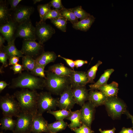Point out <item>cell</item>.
<instances>
[{
  "mask_svg": "<svg viewBox=\"0 0 133 133\" xmlns=\"http://www.w3.org/2000/svg\"><path fill=\"white\" fill-rule=\"evenodd\" d=\"M95 107L88 101L85 102L81 109V120L83 124L91 129L95 111Z\"/></svg>",
  "mask_w": 133,
  "mask_h": 133,
  "instance_id": "5bb4252c",
  "label": "cell"
},
{
  "mask_svg": "<svg viewBox=\"0 0 133 133\" xmlns=\"http://www.w3.org/2000/svg\"><path fill=\"white\" fill-rule=\"evenodd\" d=\"M49 3L39 4L37 6V9L39 14L40 21H42L45 16L51 9Z\"/></svg>",
  "mask_w": 133,
  "mask_h": 133,
  "instance_id": "e575fe53",
  "label": "cell"
},
{
  "mask_svg": "<svg viewBox=\"0 0 133 133\" xmlns=\"http://www.w3.org/2000/svg\"><path fill=\"white\" fill-rule=\"evenodd\" d=\"M33 115L21 111L16 120V126L13 133H31L32 132Z\"/></svg>",
  "mask_w": 133,
  "mask_h": 133,
  "instance_id": "52a82bcc",
  "label": "cell"
},
{
  "mask_svg": "<svg viewBox=\"0 0 133 133\" xmlns=\"http://www.w3.org/2000/svg\"><path fill=\"white\" fill-rule=\"evenodd\" d=\"M9 65L12 66L17 64L19 61V57L16 56H12L9 57Z\"/></svg>",
  "mask_w": 133,
  "mask_h": 133,
  "instance_id": "ee69618b",
  "label": "cell"
},
{
  "mask_svg": "<svg viewBox=\"0 0 133 133\" xmlns=\"http://www.w3.org/2000/svg\"><path fill=\"white\" fill-rule=\"evenodd\" d=\"M57 57V55L54 52L44 51L35 59L36 64L45 67L49 63L54 62Z\"/></svg>",
  "mask_w": 133,
  "mask_h": 133,
  "instance_id": "ffe728a7",
  "label": "cell"
},
{
  "mask_svg": "<svg viewBox=\"0 0 133 133\" xmlns=\"http://www.w3.org/2000/svg\"><path fill=\"white\" fill-rule=\"evenodd\" d=\"M118 89V84L113 81L110 84L106 83L102 85L97 90H99L108 97H117Z\"/></svg>",
  "mask_w": 133,
  "mask_h": 133,
  "instance_id": "44dd1931",
  "label": "cell"
},
{
  "mask_svg": "<svg viewBox=\"0 0 133 133\" xmlns=\"http://www.w3.org/2000/svg\"><path fill=\"white\" fill-rule=\"evenodd\" d=\"M6 0H0V25L4 24L11 18V11L8 8Z\"/></svg>",
  "mask_w": 133,
  "mask_h": 133,
  "instance_id": "7402d4cb",
  "label": "cell"
},
{
  "mask_svg": "<svg viewBox=\"0 0 133 133\" xmlns=\"http://www.w3.org/2000/svg\"><path fill=\"white\" fill-rule=\"evenodd\" d=\"M33 3L34 4H35L37 3V2H39L40 1H42V0H33Z\"/></svg>",
  "mask_w": 133,
  "mask_h": 133,
  "instance_id": "816d5d0a",
  "label": "cell"
},
{
  "mask_svg": "<svg viewBox=\"0 0 133 133\" xmlns=\"http://www.w3.org/2000/svg\"><path fill=\"white\" fill-rule=\"evenodd\" d=\"M48 123L42 115L37 113L33 115L32 132L34 133H50L47 127Z\"/></svg>",
  "mask_w": 133,
  "mask_h": 133,
  "instance_id": "9a60e30c",
  "label": "cell"
},
{
  "mask_svg": "<svg viewBox=\"0 0 133 133\" xmlns=\"http://www.w3.org/2000/svg\"><path fill=\"white\" fill-rule=\"evenodd\" d=\"M95 20V17L90 15L86 18L72 25V27L76 30L86 32L90 29Z\"/></svg>",
  "mask_w": 133,
  "mask_h": 133,
  "instance_id": "603a6c76",
  "label": "cell"
},
{
  "mask_svg": "<svg viewBox=\"0 0 133 133\" xmlns=\"http://www.w3.org/2000/svg\"><path fill=\"white\" fill-rule=\"evenodd\" d=\"M114 71V69H108L105 70L98 80L96 83L89 85L90 90H97L100 87L107 83L111 75Z\"/></svg>",
  "mask_w": 133,
  "mask_h": 133,
  "instance_id": "cb8c5ba5",
  "label": "cell"
},
{
  "mask_svg": "<svg viewBox=\"0 0 133 133\" xmlns=\"http://www.w3.org/2000/svg\"><path fill=\"white\" fill-rule=\"evenodd\" d=\"M60 96L57 107L60 110H71L76 103L71 85L68 86Z\"/></svg>",
  "mask_w": 133,
  "mask_h": 133,
  "instance_id": "7c38bea8",
  "label": "cell"
},
{
  "mask_svg": "<svg viewBox=\"0 0 133 133\" xmlns=\"http://www.w3.org/2000/svg\"><path fill=\"white\" fill-rule=\"evenodd\" d=\"M68 124L64 120H56L53 123H48L47 127L50 133H56L65 130Z\"/></svg>",
  "mask_w": 133,
  "mask_h": 133,
  "instance_id": "83f0119b",
  "label": "cell"
},
{
  "mask_svg": "<svg viewBox=\"0 0 133 133\" xmlns=\"http://www.w3.org/2000/svg\"><path fill=\"white\" fill-rule=\"evenodd\" d=\"M51 22L58 29L64 32L66 31L67 20L62 16L50 19Z\"/></svg>",
  "mask_w": 133,
  "mask_h": 133,
  "instance_id": "1f68e13d",
  "label": "cell"
},
{
  "mask_svg": "<svg viewBox=\"0 0 133 133\" xmlns=\"http://www.w3.org/2000/svg\"><path fill=\"white\" fill-rule=\"evenodd\" d=\"M74 62L75 67L77 68L81 67L84 64L88 63L87 61L79 59L75 60Z\"/></svg>",
  "mask_w": 133,
  "mask_h": 133,
  "instance_id": "f6af8a7d",
  "label": "cell"
},
{
  "mask_svg": "<svg viewBox=\"0 0 133 133\" xmlns=\"http://www.w3.org/2000/svg\"><path fill=\"white\" fill-rule=\"evenodd\" d=\"M102 63L100 61H98L97 63L92 66L87 71V74L88 79V83H93L94 80L96 76V74L99 66Z\"/></svg>",
  "mask_w": 133,
  "mask_h": 133,
  "instance_id": "d6a6232c",
  "label": "cell"
},
{
  "mask_svg": "<svg viewBox=\"0 0 133 133\" xmlns=\"http://www.w3.org/2000/svg\"><path fill=\"white\" fill-rule=\"evenodd\" d=\"M62 16L60 11L55 9H51L45 16L42 21H45L47 19L57 18Z\"/></svg>",
  "mask_w": 133,
  "mask_h": 133,
  "instance_id": "8d00e7d4",
  "label": "cell"
},
{
  "mask_svg": "<svg viewBox=\"0 0 133 133\" xmlns=\"http://www.w3.org/2000/svg\"><path fill=\"white\" fill-rule=\"evenodd\" d=\"M73 70L61 63L55 64L50 66L47 70L48 72L62 76H69Z\"/></svg>",
  "mask_w": 133,
  "mask_h": 133,
  "instance_id": "d6986e66",
  "label": "cell"
},
{
  "mask_svg": "<svg viewBox=\"0 0 133 133\" xmlns=\"http://www.w3.org/2000/svg\"><path fill=\"white\" fill-rule=\"evenodd\" d=\"M51 94L49 92L42 91L39 93L37 101L38 113L42 115L46 111L56 109L59 98L53 97Z\"/></svg>",
  "mask_w": 133,
  "mask_h": 133,
  "instance_id": "5b68a950",
  "label": "cell"
},
{
  "mask_svg": "<svg viewBox=\"0 0 133 133\" xmlns=\"http://www.w3.org/2000/svg\"><path fill=\"white\" fill-rule=\"evenodd\" d=\"M124 114L126 115L128 118L130 119L131 120L133 124L132 128L133 129V115H131L127 111H126Z\"/></svg>",
  "mask_w": 133,
  "mask_h": 133,
  "instance_id": "f907efd6",
  "label": "cell"
},
{
  "mask_svg": "<svg viewBox=\"0 0 133 133\" xmlns=\"http://www.w3.org/2000/svg\"><path fill=\"white\" fill-rule=\"evenodd\" d=\"M72 90L76 103L82 107L88 100V90L84 86L72 88Z\"/></svg>",
  "mask_w": 133,
  "mask_h": 133,
  "instance_id": "e0dca14e",
  "label": "cell"
},
{
  "mask_svg": "<svg viewBox=\"0 0 133 133\" xmlns=\"http://www.w3.org/2000/svg\"><path fill=\"white\" fill-rule=\"evenodd\" d=\"M104 105L109 114L114 119L119 117L127 111L126 104L117 97H108Z\"/></svg>",
  "mask_w": 133,
  "mask_h": 133,
  "instance_id": "8992f818",
  "label": "cell"
},
{
  "mask_svg": "<svg viewBox=\"0 0 133 133\" xmlns=\"http://www.w3.org/2000/svg\"><path fill=\"white\" fill-rule=\"evenodd\" d=\"M72 111L65 109L60 110L54 111L50 110L47 112V113L53 115L56 120H62L69 116Z\"/></svg>",
  "mask_w": 133,
  "mask_h": 133,
  "instance_id": "f546056e",
  "label": "cell"
},
{
  "mask_svg": "<svg viewBox=\"0 0 133 133\" xmlns=\"http://www.w3.org/2000/svg\"><path fill=\"white\" fill-rule=\"evenodd\" d=\"M80 113V109L74 111H72L70 115L65 118L71 121V123L68 126L71 130L80 127L82 125L81 120Z\"/></svg>",
  "mask_w": 133,
  "mask_h": 133,
  "instance_id": "d4e9b609",
  "label": "cell"
},
{
  "mask_svg": "<svg viewBox=\"0 0 133 133\" xmlns=\"http://www.w3.org/2000/svg\"><path fill=\"white\" fill-rule=\"evenodd\" d=\"M35 28L30 19L18 24L15 34L16 38L19 37L23 40H36Z\"/></svg>",
  "mask_w": 133,
  "mask_h": 133,
  "instance_id": "30bf717a",
  "label": "cell"
},
{
  "mask_svg": "<svg viewBox=\"0 0 133 133\" xmlns=\"http://www.w3.org/2000/svg\"><path fill=\"white\" fill-rule=\"evenodd\" d=\"M45 67L36 64L34 69L30 73L33 75L40 78H46L44 70Z\"/></svg>",
  "mask_w": 133,
  "mask_h": 133,
  "instance_id": "d590c367",
  "label": "cell"
},
{
  "mask_svg": "<svg viewBox=\"0 0 133 133\" xmlns=\"http://www.w3.org/2000/svg\"><path fill=\"white\" fill-rule=\"evenodd\" d=\"M10 68L13 71L15 74H21L22 73V70H23L22 65L18 63L10 67Z\"/></svg>",
  "mask_w": 133,
  "mask_h": 133,
  "instance_id": "b9f144b4",
  "label": "cell"
},
{
  "mask_svg": "<svg viewBox=\"0 0 133 133\" xmlns=\"http://www.w3.org/2000/svg\"><path fill=\"white\" fill-rule=\"evenodd\" d=\"M39 95L36 90L28 89L17 91L13 94L19 104L21 111L30 113L33 115L37 112Z\"/></svg>",
  "mask_w": 133,
  "mask_h": 133,
  "instance_id": "7a4b0ae2",
  "label": "cell"
},
{
  "mask_svg": "<svg viewBox=\"0 0 133 133\" xmlns=\"http://www.w3.org/2000/svg\"><path fill=\"white\" fill-rule=\"evenodd\" d=\"M90 90L88 93V101L95 107L104 105L107 97L100 91Z\"/></svg>",
  "mask_w": 133,
  "mask_h": 133,
  "instance_id": "ac0fdd59",
  "label": "cell"
},
{
  "mask_svg": "<svg viewBox=\"0 0 133 133\" xmlns=\"http://www.w3.org/2000/svg\"><path fill=\"white\" fill-rule=\"evenodd\" d=\"M116 130V129L115 127H114L111 130H102L100 128L99 129L100 133H115Z\"/></svg>",
  "mask_w": 133,
  "mask_h": 133,
  "instance_id": "c3c4849f",
  "label": "cell"
},
{
  "mask_svg": "<svg viewBox=\"0 0 133 133\" xmlns=\"http://www.w3.org/2000/svg\"><path fill=\"white\" fill-rule=\"evenodd\" d=\"M75 133H93L94 132L85 125L82 124L81 126L71 129Z\"/></svg>",
  "mask_w": 133,
  "mask_h": 133,
  "instance_id": "f35d334b",
  "label": "cell"
},
{
  "mask_svg": "<svg viewBox=\"0 0 133 133\" xmlns=\"http://www.w3.org/2000/svg\"><path fill=\"white\" fill-rule=\"evenodd\" d=\"M23 70L32 71L36 65L35 60L28 56L24 55L22 57Z\"/></svg>",
  "mask_w": 133,
  "mask_h": 133,
  "instance_id": "f1b7e54d",
  "label": "cell"
},
{
  "mask_svg": "<svg viewBox=\"0 0 133 133\" xmlns=\"http://www.w3.org/2000/svg\"><path fill=\"white\" fill-rule=\"evenodd\" d=\"M15 41H13L7 44V46H3L0 50V51L6 53L9 57L12 56L22 57L24 55L21 50H18L16 48L15 45Z\"/></svg>",
  "mask_w": 133,
  "mask_h": 133,
  "instance_id": "484cf974",
  "label": "cell"
},
{
  "mask_svg": "<svg viewBox=\"0 0 133 133\" xmlns=\"http://www.w3.org/2000/svg\"><path fill=\"white\" fill-rule=\"evenodd\" d=\"M35 28L36 40L39 43L42 44L50 38L55 32L51 26L43 21L36 22Z\"/></svg>",
  "mask_w": 133,
  "mask_h": 133,
  "instance_id": "ba28073f",
  "label": "cell"
},
{
  "mask_svg": "<svg viewBox=\"0 0 133 133\" xmlns=\"http://www.w3.org/2000/svg\"><path fill=\"white\" fill-rule=\"evenodd\" d=\"M0 127L1 130H10L14 131L16 124V120L14 119L13 116H3L0 119Z\"/></svg>",
  "mask_w": 133,
  "mask_h": 133,
  "instance_id": "4316f807",
  "label": "cell"
},
{
  "mask_svg": "<svg viewBox=\"0 0 133 133\" xmlns=\"http://www.w3.org/2000/svg\"><path fill=\"white\" fill-rule=\"evenodd\" d=\"M5 40L3 36L1 35H0V50L4 46L3 44L4 43Z\"/></svg>",
  "mask_w": 133,
  "mask_h": 133,
  "instance_id": "681fc988",
  "label": "cell"
},
{
  "mask_svg": "<svg viewBox=\"0 0 133 133\" xmlns=\"http://www.w3.org/2000/svg\"><path fill=\"white\" fill-rule=\"evenodd\" d=\"M0 133H4L2 131L0 132Z\"/></svg>",
  "mask_w": 133,
  "mask_h": 133,
  "instance_id": "f5cc1de1",
  "label": "cell"
},
{
  "mask_svg": "<svg viewBox=\"0 0 133 133\" xmlns=\"http://www.w3.org/2000/svg\"><path fill=\"white\" fill-rule=\"evenodd\" d=\"M45 88L51 94L60 95L70 85L69 76H58L47 70L45 71Z\"/></svg>",
  "mask_w": 133,
  "mask_h": 133,
  "instance_id": "3957f363",
  "label": "cell"
},
{
  "mask_svg": "<svg viewBox=\"0 0 133 133\" xmlns=\"http://www.w3.org/2000/svg\"><path fill=\"white\" fill-rule=\"evenodd\" d=\"M49 3L51 7L52 6L55 9L59 11L65 8L61 0H52Z\"/></svg>",
  "mask_w": 133,
  "mask_h": 133,
  "instance_id": "ab89813d",
  "label": "cell"
},
{
  "mask_svg": "<svg viewBox=\"0 0 133 133\" xmlns=\"http://www.w3.org/2000/svg\"><path fill=\"white\" fill-rule=\"evenodd\" d=\"M73 12L76 17L80 20L85 19L90 15L84 10L81 6H78L70 8Z\"/></svg>",
  "mask_w": 133,
  "mask_h": 133,
  "instance_id": "836d02e7",
  "label": "cell"
},
{
  "mask_svg": "<svg viewBox=\"0 0 133 133\" xmlns=\"http://www.w3.org/2000/svg\"><path fill=\"white\" fill-rule=\"evenodd\" d=\"M18 24L11 18L6 23L0 25V33L7 44L15 40V34Z\"/></svg>",
  "mask_w": 133,
  "mask_h": 133,
  "instance_id": "4fadbf2b",
  "label": "cell"
},
{
  "mask_svg": "<svg viewBox=\"0 0 133 133\" xmlns=\"http://www.w3.org/2000/svg\"><path fill=\"white\" fill-rule=\"evenodd\" d=\"M62 16L64 17L67 21H69L72 25L78 22V19L70 9L66 8L60 11Z\"/></svg>",
  "mask_w": 133,
  "mask_h": 133,
  "instance_id": "4dcf8cb0",
  "label": "cell"
},
{
  "mask_svg": "<svg viewBox=\"0 0 133 133\" xmlns=\"http://www.w3.org/2000/svg\"><path fill=\"white\" fill-rule=\"evenodd\" d=\"M22 1L21 0H8L7 3L10 6L9 8L10 11L12 12L14 10L18 5L19 3Z\"/></svg>",
  "mask_w": 133,
  "mask_h": 133,
  "instance_id": "60d3db41",
  "label": "cell"
},
{
  "mask_svg": "<svg viewBox=\"0 0 133 133\" xmlns=\"http://www.w3.org/2000/svg\"><path fill=\"white\" fill-rule=\"evenodd\" d=\"M69 77L72 88L84 86L88 83L87 73L85 71L73 70Z\"/></svg>",
  "mask_w": 133,
  "mask_h": 133,
  "instance_id": "2e32d148",
  "label": "cell"
},
{
  "mask_svg": "<svg viewBox=\"0 0 133 133\" xmlns=\"http://www.w3.org/2000/svg\"><path fill=\"white\" fill-rule=\"evenodd\" d=\"M9 83H7L6 82L3 81H1L0 82V92L2 91L7 86L9 85Z\"/></svg>",
  "mask_w": 133,
  "mask_h": 133,
  "instance_id": "7dc6e473",
  "label": "cell"
},
{
  "mask_svg": "<svg viewBox=\"0 0 133 133\" xmlns=\"http://www.w3.org/2000/svg\"><path fill=\"white\" fill-rule=\"evenodd\" d=\"M45 87V79L35 76L28 72H22L13 78L8 87L11 89L20 88L31 90H42Z\"/></svg>",
  "mask_w": 133,
  "mask_h": 133,
  "instance_id": "6da1fadb",
  "label": "cell"
},
{
  "mask_svg": "<svg viewBox=\"0 0 133 133\" xmlns=\"http://www.w3.org/2000/svg\"><path fill=\"white\" fill-rule=\"evenodd\" d=\"M58 56L64 59L71 69L73 70H74V68L75 67L74 61L72 59L63 57L60 55H59Z\"/></svg>",
  "mask_w": 133,
  "mask_h": 133,
  "instance_id": "7bdbcfd3",
  "label": "cell"
},
{
  "mask_svg": "<svg viewBox=\"0 0 133 133\" xmlns=\"http://www.w3.org/2000/svg\"><path fill=\"white\" fill-rule=\"evenodd\" d=\"M34 10L33 7L19 4L11 12V18L18 24L21 23L30 19Z\"/></svg>",
  "mask_w": 133,
  "mask_h": 133,
  "instance_id": "8fae6325",
  "label": "cell"
},
{
  "mask_svg": "<svg viewBox=\"0 0 133 133\" xmlns=\"http://www.w3.org/2000/svg\"><path fill=\"white\" fill-rule=\"evenodd\" d=\"M9 56L5 53L0 51V62L2 63V65L0 68V72L1 73L3 72V67H6L9 65L7 60L9 58Z\"/></svg>",
  "mask_w": 133,
  "mask_h": 133,
  "instance_id": "74e56055",
  "label": "cell"
},
{
  "mask_svg": "<svg viewBox=\"0 0 133 133\" xmlns=\"http://www.w3.org/2000/svg\"><path fill=\"white\" fill-rule=\"evenodd\" d=\"M23 54L35 59L44 51V45L33 40H23L20 50Z\"/></svg>",
  "mask_w": 133,
  "mask_h": 133,
  "instance_id": "9c48e42d",
  "label": "cell"
},
{
  "mask_svg": "<svg viewBox=\"0 0 133 133\" xmlns=\"http://www.w3.org/2000/svg\"><path fill=\"white\" fill-rule=\"evenodd\" d=\"M118 133H133V129L132 128L123 127L121 131Z\"/></svg>",
  "mask_w": 133,
  "mask_h": 133,
  "instance_id": "bcb514c9",
  "label": "cell"
},
{
  "mask_svg": "<svg viewBox=\"0 0 133 133\" xmlns=\"http://www.w3.org/2000/svg\"><path fill=\"white\" fill-rule=\"evenodd\" d=\"M13 95L6 93L0 97V108L3 116L17 117L21 111L19 104Z\"/></svg>",
  "mask_w": 133,
  "mask_h": 133,
  "instance_id": "277c9868",
  "label": "cell"
}]
</instances>
